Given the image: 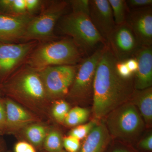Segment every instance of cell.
Here are the masks:
<instances>
[{"label": "cell", "instance_id": "d6a6232c", "mask_svg": "<svg viewBox=\"0 0 152 152\" xmlns=\"http://www.w3.org/2000/svg\"><path fill=\"white\" fill-rule=\"evenodd\" d=\"M127 66L132 73L134 75L138 68V63L134 57L128 58L124 61Z\"/></svg>", "mask_w": 152, "mask_h": 152}, {"label": "cell", "instance_id": "f546056e", "mask_svg": "<svg viewBox=\"0 0 152 152\" xmlns=\"http://www.w3.org/2000/svg\"><path fill=\"white\" fill-rule=\"evenodd\" d=\"M6 112L4 99L0 98V134L5 132Z\"/></svg>", "mask_w": 152, "mask_h": 152}, {"label": "cell", "instance_id": "7a4b0ae2", "mask_svg": "<svg viewBox=\"0 0 152 152\" xmlns=\"http://www.w3.org/2000/svg\"><path fill=\"white\" fill-rule=\"evenodd\" d=\"M83 55L72 39L65 38L38 47L29 57L28 66L39 72L51 66L75 65Z\"/></svg>", "mask_w": 152, "mask_h": 152}, {"label": "cell", "instance_id": "484cf974", "mask_svg": "<svg viewBox=\"0 0 152 152\" xmlns=\"http://www.w3.org/2000/svg\"><path fill=\"white\" fill-rule=\"evenodd\" d=\"M126 2L130 11L152 7V0H128Z\"/></svg>", "mask_w": 152, "mask_h": 152}, {"label": "cell", "instance_id": "d6986e66", "mask_svg": "<svg viewBox=\"0 0 152 152\" xmlns=\"http://www.w3.org/2000/svg\"><path fill=\"white\" fill-rule=\"evenodd\" d=\"M89 115L88 109L76 107L70 110L64 123L68 126L75 127L86 122Z\"/></svg>", "mask_w": 152, "mask_h": 152}, {"label": "cell", "instance_id": "2e32d148", "mask_svg": "<svg viewBox=\"0 0 152 152\" xmlns=\"http://www.w3.org/2000/svg\"><path fill=\"white\" fill-rule=\"evenodd\" d=\"M110 141V135L104 124L95 126L84 139L78 152H104Z\"/></svg>", "mask_w": 152, "mask_h": 152}, {"label": "cell", "instance_id": "9c48e42d", "mask_svg": "<svg viewBox=\"0 0 152 152\" xmlns=\"http://www.w3.org/2000/svg\"><path fill=\"white\" fill-rule=\"evenodd\" d=\"M107 44L118 61L134 57L139 45L135 36L127 23L116 26Z\"/></svg>", "mask_w": 152, "mask_h": 152}, {"label": "cell", "instance_id": "8fae6325", "mask_svg": "<svg viewBox=\"0 0 152 152\" xmlns=\"http://www.w3.org/2000/svg\"><path fill=\"white\" fill-rule=\"evenodd\" d=\"M126 23L140 46H152V7L130 11Z\"/></svg>", "mask_w": 152, "mask_h": 152}, {"label": "cell", "instance_id": "5b68a950", "mask_svg": "<svg viewBox=\"0 0 152 152\" xmlns=\"http://www.w3.org/2000/svg\"><path fill=\"white\" fill-rule=\"evenodd\" d=\"M106 117V126L110 135L126 142L133 141L137 139L145 126L138 110L130 101Z\"/></svg>", "mask_w": 152, "mask_h": 152}, {"label": "cell", "instance_id": "4316f807", "mask_svg": "<svg viewBox=\"0 0 152 152\" xmlns=\"http://www.w3.org/2000/svg\"><path fill=\"white\" fill-rule=\"evenodd\" d=\"M26 13H28L26 8L25 0H13L10 15H19Z\"/></svg>", "mask_w": 152, "mask_h": 152}, {"label": "cell", "instance_id": "7402d4cb", "mask_svg": "<svg viewBox=\"0 0 152 152\" xmlns=\"http://www.w3.org/2000/svg\"><path fill=\"white\" fill-rule=\"evenodd\" d=\"M70 110L69 104L66 101L58 100L55 102L52 108V115L58 122L64 123Z\"/></svg>", "mask_w": 152, "mask_h": 152}, {"label": "cell", "instance_id": "e575fe53", "mask_svg": "<svg viewBox=\"0 0 152 152\" xmlns=\"http://www.w3.org/2000/svg\"><path fill=\"white\" fill-rule=\"evenodd\" d=\"M112 152H132L124 148H117L113 150Z\"/></svg>", "mask_w": 152, "mask_h": 152}, {"label": "cell", "instance_id": "836d02e7", "mask_svg": "<svg viewBox=\"0 0 152 152\" xmlns=\"http://www.w3.org/2000/svg\"><path fill=\"white\" fill-rule=\"evenodd\" d=\"M0 152H7L6 151V145L2 139L0 138Z\"/></svg>", "mask_w": 152, "mask_h": 152}, {"label": "cell", "instance_id": "52a82bcc", "mask_svg": "<svg viewBox=\"0 0 152 152\" xmlns=\"http://www.w3.org/2000/svg\"><path fill=\"white\" fill-rule=\"evenodd\" d=\"M105 45L99 48L80 62L67 95L73 100H86L93 96L95 72Z\"/></svg>", "mask_w": 152, "mask_h": 152}, {"label": "cell", "instance_id": "603a6c76", "mask_svg": "<svg viewBox=\"0 0 152 152\" xmlns=\"http://www.w3.org/2000/svg\"><path fill=\"white\" fill-rule=\"evenodd\" d=\"M97 125L95 121L74 127L69 133V135L72 136L79 140H84L90 132Z\"/></svg>", "mask_w": 152, "mask_h": 152}, {"label": "cell", "instance_id": "277c9868", "mask_svg": "<svg viewBox=\"0 0 152 152\" xmlns=\"http://www.w3.org/2000/svg\"><path fill=\"white\" fill-rule=\"evenodd\" d=\"M61 19L60 29L71 37L83 54L90 56L100 47L98 46L107 44L88 15L72 12Z\"/></svg>", "mask_w": 152, "mask_h": 152}, {"label": "cell", "instance_id": "7c38bea8", "mask_svg": "<svg viewBox=\"0 0 152 152\" xmlns=\"http://www.w3.org/2000/svg\"><path fill=\"white\" fill-rule=\"evenodd\" d=\"M89 17L93 25L107 42L116 26L108 0H90Z\"/></svg>", "mask_w": 152, "mask_h": 152}, {"label": "cell", "instance_id": "8992f818", "mask_svg": "<svg viewBox=\"0 0 152 152\" xmlns=\"http://www.w3.org/2000/svg\"><path fill=\"white\" fill-rule=\"evenodd\" d=\"M68 5L66 1L52 2L39 15L33 17L23 40L35 41L52 37L55 26L63 17Z\"/></svg>", "mask_w": 152, "mask_h": 152}, {"label": "cell", "instance_id": "44dd1931", "mask_svg": "<svg viewBox=\"0 0 152 152\" xmlns=\"http://www.w3.org/2000/svg\"><path fill=\"white\" fill-rule=\"evenodd\" d=\"M63 140L59 131L51 130L49 131L42 146L46 152H61L64 150Z\"/></svg>", "mask_w": 152, "mask_h": 152}, {"label": "cell", "instance_id": "6da1fadb", "mask_svg": "<svg viewBox=\"0 0 152 152\" xmlns=\"http://www.w3.org/2000/svg\"><path fill=\"white\" fill-rule=\"evenodd\" d=\"M118 60L106 44L97 66L93 85V112L100 120L130 99L134 80L123 78L116 70Z\"/></svg>", "mask_w": 152, "mask_h": 152}, {"label": "cell", "instance_id": "4dcf8cb0", "mask_svg": "<svg viewBox=\"0 0 152 152\" xmlns=\"http://www.w3.org/2000/svg\"><path fill=\"white\" fill-rule=\"evenodd\" d=\"M27 12L32 15L40 7L42 1L39 0H25Z\"/></svg>", "mask_w": 152, "mask_h": 152}, {"label": "cell", "instance_id": "cb8c5ba5", "mask_svg": "<svg viewBox=\"0 0 152 152\" xmlns=\"http://www.w3.org/2000/svg\"><path fill=\"white\" fill-rule=\"evenodd\" d=\"M70 4L74 12L81 13L89 16V0H73L68 2Z\"/></svg>", "mask_w": 152, "mask_h": 152}, {"label": "cell", "instance_id": "e0dca14e", "mask_svg": "<svg viewBox=\"0 0 152 152\" xmlns=\"http://www.w3.org/2000/svg\"><path fill=\"white\" fill-rule=\"evenodd\" d=\"M129 101L138 110L145 126L151 127L152 87L143 90L134 89Z\"/></svg>", "mask_w": 152, "mask_h": 152}, {"label": "cell", "instance_id": "d4e9b609", "mask_svg": "<svg viewBox=\"0 0 152 152\" xmlns=\"http://www.w3.org/2000/svg\"><path fill=\"white\" fill-rule=\"evenodd\" d=\"M63 147L66 152H78L81 147L80 142L78 139L69 135L63 138Z\"/></svg>", "mask_w": 152, "mask_h": 152}, {"label": "cell", "instance_id": "ba28073f", "mask_svg": "<svg viewBox=\"0 0 152 152\" xmlns=\"http://www.w3.org/2000/svg\"><path fill=\"white\" fill-rule=\"evenodd\" d=\"M75 66H51L38 72L49 101L67 96L75 76Z\"/></svg>", "mask_w": 152, "mask_h": 152}, {"label": "cell", "instance_id": "5bb4252c", "mask_svg": "<svg viewBox=\"0 0 152 152\" xmlns=\"http://www.w3.org/2000/svg\"><path fill=\"white\" fill-rule=\"evenodd\" d=\"M4 100L6 112L5 133L18 132L37 121L34 115L10 98H5Z\"/></svg>", "mask_w": 152, "mask_h": 152}, {"label": "cell", "instance_id": "d590c367", "mask_svg": "<svg viewBox=\"0 0 152 152\" xmlns=\"http://www.w3.org/2000/svg\"><path fill=\"white\" fill-rule=\"evenodd\" d=\"M2 92L1 90L0 89V96L2 95Z\"/></svg>", "mask_w": 152, "mask_h": 152}, {"label": "cell", "instance_id": "4fadbf2b", "mask_svg": "<svg viewBox=\"0 0 152 152\" xmlns=\"http://www.w3.org/2000/svg\"><path fill=\"white\" fill-rule=\"evenodd\" d=\"M32 15L0 13V43H9L23 40Z\"/></svg>", "mask_w": 152, "mask_h": 152}, {"label": "cell", "instance_id": "f1b7e54d", "mask_svg": "<svg viewBox=\"0 0 152 152\" xmlns=\"http://www.w3.org/2000/svg\"><path fill=\"white\" fill-rule=\"evenodd\" d=\"M15 152H37L35 147L28 142L19 141L15 145Z\"/></svg>", "mask_w": 152, "mask_h": 152}, {"label": "cell", "instance_id": "9a60e30c", "mask_svg": "<svg viewBox=\"0 0 152 152\" xmlns=\"http://www.w3.org/2000/svg\"><path fill=\"white\" fill-rule=\"evenodd\" d=\"M134 57L138 63V68L134 74V88L143 90L152 86V46H140Z\"/></svg>", "mask_w": 152, "mask_h": 152}, {"label": "cell", "instance_id": "ffe728a7", "mask_svg": "<svg viewBox=\"0 0 152 152\" xmlns=\"http://www.w3.org/2000/svg\"><path fill=\"white\" fill-rule=\"evenodd\" d=\"M116 26L126 23L130 11L125 0H108Z\"/></svg>", "mask_w": 152, "mask_h": 152}, {"label": "cell", "instance_id": "8d00e7d4", "mask_svg": "<svg viewBox=\"0 0 152 152\" xmlns=\"http://www.w3.org/2000/svg\"><path fill=\"white\" fill-rule=\"evenodd\" d=\"M61 152H66V151H64V150H63L62 151H61Z\"/></svg>", "mask_w": 152, "mask_h": 152}, {"label": "cell", "instance_id": "74e56055", "mask_svg": "<svg viewBox=\"0 0 152 152\" xmlns=\"http://www.w3.org/2000/svg\"></svg>", "mask_w": 152, "mask_h": 152}, {"label": "cell", "instance_id": "1f68e13d", "mask_svg": "<svg viewBox=\"0 0 152 152\" xmlns=\"http://www.w3.org/2000/svg\"><path fill=\"white\" fill-rule=\"evenodd\" d=\"M139 147L141 149L146 151H152V134H150L139 142Z\"/></svg>", "mask_w": 152, "mask_h": 152}, {"label": "cell", "instance_id": "ac0fdd59", "mask_svg": "<svg viewBox=\"0 0 152 152\" xmlns=\"http://www.w3.org/2000/svg\"><path fill=\"white\" fill-rule=\"evenodd\" d=\"M23 130L25 137L28 142L37 148L43 145L49 132L45 126L36 123L28 125Z\"/></svg>", "mask_w": 152, "mask_h": 152}, {"label": "cell", "instance_id": "30bf717a", "mask_svg": "<svg viewBox=\"0 0 152 152\" xmlns=\"http://www.w3.org/2000/svg\"><path fill=\"white\" fill-rule=\"evenodd\" d=\"M36 45L35 41L20 44L0 43V79L2 81L31 53Z\"/></svg>", "mask_w": 152, "mask_h": 152}, {"label": "cell", "instance_id": "83f0119b", "mask_svg": "<svg viewBox=\"0 0 152 152\" xmlns=\"http://www.w3.org/2000/svg\"><path fill=\"white\" fill-rule=\"evenodd\" d=\"M115 68L117 73L123 78L129 79L133 78L134 74L128 69L124 61H117Z\"/></svg>", "mask_w": 152, "mask_h": 152}, {"label": "cell", "instance_id": "3957f363", "mask_svg": "<svg viewBox=\"0 0 152 152\" xmlns=\"http://www.w3.org/2000/svg\"><path fill=\"white\" fill-rule=\"evenodd\" d=\"M0 89L8 96L33 105H41L49 100L39 74L28 66L4 81Z\"/></svg>", "mask_w": 152, "mask_h": 152}]
</instances>
